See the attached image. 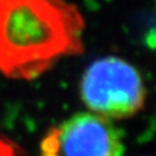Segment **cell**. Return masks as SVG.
<instances>
[{
  "mask_svg": "<svg viewBox=\"0 0 156 156\" xmlns=\"http://www.w3.org/2000/svg\"><path fill=\"white\" fill-rule=\"evenodd\" d=\"M83 20L65 0H0V70L30 80L82 51Z\"/></svg>",
  "mask_w": 156,
  "mask_h": 156,
  "instance_id": "obj_1",
  "label": "cell"
},
{
  "mask_svg": "<svg viewBox=\"0 0 156 156\" xmlns=\"http://www.w3.org/2000/svg\"><path fill=\"white\" fill-rule=\"evenodd\" d=\"M82 99L101 117H128L144 101V87L134 66L119 57H103L87 68L81 85Z\"/></svg>",
  "mask_w": 156,
  "mask_h": 156,
  "instance_id": "obj_2",
  "label": "cell"
},
{
  "mask_svg": "<svg viewBox=\"0 0 156 156\" xmlns=\"http://www.w3.org/2000/svg\"><path fill=\"white\" fill-rule=\"evenodd\" d=\"M122 134L108 119L78 113L53 128L42 142V156H121Z\"/></svg>",
  "mask_w": 156,
  "mask_h": 156,
  "instance_id": "obj_3",
  "label": "cell"
}]
</instances>
